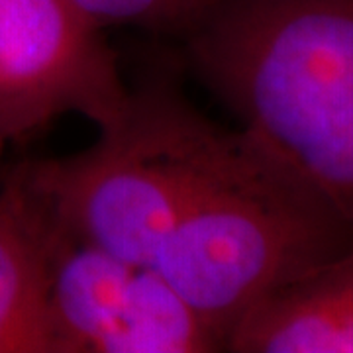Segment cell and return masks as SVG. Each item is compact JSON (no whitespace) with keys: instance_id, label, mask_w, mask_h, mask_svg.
I'll return each mask as SVG.
<instances>
[{"instance_id":"1","label":"cell","mask_w":353,"mask_h":353,"mask_svg":"<svg viewBox=\"0 0 353 353\" xmlns=\"http://www.w3.org/2000/svg\"><path fill=\"white\" fill-rule=\"evenodd\" d=\"M353 245V220L252 132L212 122L153 269L224 341L269 292Z\"/></svg>"},{"instance_id":"2","label":"cell","mask_w":353,"mask_h":353,"mask_svg":"<svg viewBox=\"0 0 353 353\" xmlns=\"http://www.w3.org/2000/svg\"><path fill=\"white\" fill-rule=\"evenodd\" d=\"M187 43L240 128L353 220V0H216Z\"/></svg>"},{"instance_id":"3","label":"cell","mask_w":353,"mask_h":353,"mask_svg":"<svg viewBox=\"0 0 353 353\" xmlns=\"http://www.w3.org/2000/svg\"><path fill=\"white\" fill-rule=\"evenodd\" d=\"M210 122L175 92L150 88L85 152L24 161L26 171L73 236L152 267L175 228Z\"/></svg>"},{"instance_id":"4","label":"cell","mask_w":353,"mask_h":353,"mask_svg":"<svg viewBox=\"0 0 353 353\" xmlns=\"http://www.w3.org/2000/svg\"><path fill=\"white\" fill-rule=\"evenodd\" d=\"M132 102L101 26L71 0H0V152L63 114L114 130Z\"/></svg>"},{"instance_id":"5","label":"cell","mask_w":353,"mask_h":353,"mask_svg":"<svg viewBox=\"0 0 353 353\" xmlns=\"http://www.w3.org/2000/svg\"><path fill=\"white\" fill-rule=\"evenodd\" d=\"M55 353H210L224 341L150 265L63 226L51 283Z\"/></svg>"},{"instance_id":"6","label":"cell","mask_w":353,"mask_h":353,"mask_svg":"<svg viewBox=\"0 0 353 353\" xmlns=\"http://www.w3.org/2000/svg\"><path fill=\"white\" fill-rule=\"evenodd\" d=\"M63 224L26 165L0 185V353H55L51 283Z\"/></svg>"},{"instance_id":"7","label":"cell","mask_w":353,"mask_h":353,"mask_svg":"<svg viewBox=\"0 0 353 353\" xmlns=\"http://www.w3.org/2000/svg\"><path fill=\"white\" fill-rule=\"evenodd\" d=\"M226 352L353 353V245L253 304Z\"/></svg>"},{"instance_id":"8","label":"cell","mask_w":353,"mask_h":353,"mask_svg":"<svg viewBox=\"0 0 353 353\" xmlns=\"http://www.w3.org/2000/svg\"><path fill=\"white\" fill-rule=\"evenodd\" d=\"M97 26L130 24L189 36L216 0H71Z\"/></svg>"}]
</instances>
